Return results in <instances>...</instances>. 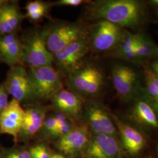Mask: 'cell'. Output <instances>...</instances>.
Returning a JSON list of instances; mask_svg holds the SVG:
<instances>
[{
	"label": "cell",
	"instance_id": "4316f807",
	"mask_svg": "<svg viewBox=\"0 0 158 158\" xmlns=\"http://www.w3.org/2000/svg\"><path fill=\"white\" fill-rule=\"evenodd\" d=\"M8 96L4 83L0 84V115L9 103Z\"/></svg>",
	"mask_w": 158,
	"mask_h": 158
},
{
	"label": "cell",
	"instance_id": "83f0119b",
	"mask_svg": "<svg viewBox=\"0 0 158 158\" xmlns=\"http://www.w3.org/2000/svg\"><path fill=\"white\" fill-rule=\"evenodd\" d=\"M87 2L83 0H59L53 3H51L52 6H77Z\"/></svg>",
	"mask_w": 158,
	"mask_h": 158
},
{
	"label": "cell",
	"instance_id": "8992f818",
	"mask_svg": "<svg viewBox=\"0 0 158 158\" xmlns=\"http://www.w3.org/2000/svg\"><path fill=\"white\" fill-rule=\"evenodd\" d=\"M4 85L8 94L21 104L33 105L38 101L35 95L28 71L23 65L11 68Z\"/></svg>",
	"mask_w": 158,
	"mask_h": 158
},
{
	"label": "cell",
	"instance_id": "e0dca14e",
	"mask_svg": "<svg viewBox=\"0 0 158 158\" xmlns=\"http://www.w3.org/2000/svg\"><path fill=\"white\" fill-rule=\"evenodd\" d=\"M112 119L121 135L123 145L131 154L139 152L144 147L145 140L141 133L134 128L125 124L115 115H112Z\"/></svg>",
	"mask_w": 158,
	"mask_h": 158
},
{
	"label": "cell",
	"instance_id": "f1b7e54d",
	"mask_svg": "<svg viewBox=\"0 0 158 158\" xmlns=\"http://www.w3.org/2000/svg\"><path fill=\"white\" fill-rule=\"evenodd\" d=\"M145 76H147L151 80L158 91V78L154 74L152 70L151 69H146L145 71Z\"/></svg>",
	"mask_w": 158,
	"mask_h": 158
},
{
	"label": "cell",
	"instance_id": "277c9868",
	"mask_svg": "<svg viewBox=\"0 0 158 158\" xmlns=\"http://www.w3.org/2000/svg\"><path fill=\"white\" fill-rule=\"evenodd\" d=\"M46 30V46L52 55L74 42L87 37L85 26L78 23H58Z\"/></svg>",
	"mask_w": 158,
	"mask_h": 158
},
{
	"label": "cell",
	"instance_id": "30bf717a",
	"mask_svg": "<svg viewBox=\"0 0 158 158\" xmlns=\"http://www.w3.org/2000/svg\"><path fill=\"white\" fill-rule=\"evenodd\" d=\"M86 124L92 134L117 135V130L111 115L102 106L97 103H90L85 108Z\"/></svg>",
	"mask_w": 158,
	"mask_h": 158
},
{
	"label": "cell",
	"instance_id": "603a6c76",
	"mask_svg": "<svg viewBox=\"0 0 158 158\" xmlns=\"http://www.w3.org/2000/svg\"><path fill=\"white\" fill-rule=\"evenodd\" d=\"M56 121V138L59 139L66 135L75 127L74 121L63 113L57 112L54 115Z\"/></svg>",
	"mask_w": 158,
	"mask_h": 158
},
{
	"label": "cell",
	"instance_id": "cb8c5ba5",
	"mask_svg": "<svg viewBox=\"0 0 158 158\" xmlns=\"http://www.w3.org/2000/svg\"><path fill=\"white\" fill-rule=\"evenodd\" d=\"M56 121L54 115L46 116L39 132L41 136L47 139H55Z\"/></svg>",
	"mask_w": 158,
	"mask_h": 158
},
{
	"label": "cell",
	"instance_id": "d6a6232c",
	"mask_svg": "<svg viewBox=\"0 0 158 158\" xmlns=\"http://www.w3.org/2000/svg\"><path fill=\"white\" fill-rule=\"evenodd\" d=\"M151 3L153 4H154V5L158 6V0H153V1H151Z\"/></svg>",
	"mask_w": 158,
	"mask_h": 158
},
{
	"label": "cell",
	"instance_id": "484cf974",
	"mask_svg": "<svg viewBox=\"0 0 158 158\" xmlns=\"http://www.w3.org/2000/svg\"><path fill=\"white\" fill-rule=\"evenodd\" d=\"M31 158H51L52 153L46 146L43 144L34 145L29 149Z\"/></svg>",
	"mask_w": 158,
	"mask_h": 158
},
{
	"label": "cell",
	"instance_id": "7402d4cb",
	"mask_svg": "<svg viewBox=\"0 0 158 158\" xmlns=\"http://www.w3.org/2000/svg\"><path fill=\"white\" fill-rule=\"evenodd\" d=\"M51 6H52L51 3L45 1H30L25 6L27 14L25 17L32 21H39L47 15Z\"/></svg>",
	"mask_w": 158,
	"mask_h": 158
},
{
	"label": "cell",
	"instance_id": "2e32d148",
	"mask_svg": "<svg viewBox=\"0 0 158 158\" xmlns=\"http://www.w3.org/2000/svg\"><path fill=\"white\" fill-rule=\"evenodd\" d=\"M112 80L118 95L123 98H127L131 97L135 91L137 75L128 66L116 64L112 70Z\"/></svg>",
	"mask_w": 158,
	"mask_h": 158
},
{
	"label": "cell",
	"instance_id": "5bb4252c",
	"mask_svg": "<svg viewBox=\"0 0 158 158\" xmlns=\"http://www.w3.org/2000/svg\"><path fill=\"white\" fill-rule=\"evenodd\" d=\"M25 110V117L18 142L29 141L39 132L47 116L49 107L35 104Z\"/></svg>",
	"mask_w": 158,
	"mask_h": 158
},
{
	"label": "cell",
	"instance_id": "d6986e66",
	"mask_svg": "<svg viewBox=\"0 0 158 158\" xmlns=\"http://www.w3.org/2000/svg\"><path fill=\"white\" fill-rule=\"evenodd\" d=\"M111 51L113 56L133 62L139 60L135 51L134 35L127 31H123L118 44Z\"/></svg>",
	"mask_w": 158,
	"mask_h": 158
},
{
	"label": "cell",
	"instance_id": "3957f363",
	"mask_svg": "<svg viewBox=\"0 0 158 158\" xmlns=\"http://www.w3.org/2000/svg\"><path fill=\"white\" fill-rule=\"evenodd\" d=\"M28 73L38 100H51L58 91L63 89L59 74L53 66L29 68Z\"/></svg>",
	"mask_w": 158,
	"mask_h": 158
},
{
	"label": "cell",
	"instance_id": "1f68e13d",
	"mask_svg": "<svg viewBox=\"0 0 158 158\" xmlns=\"http://www.w3.org/2000/svg\"><path fill=\"white\" fill-rule=\"evenodd\" d=\"M6 1H5V0H0V8H1L2 6H3L6 3Z\"/></svg>",
	"mask_w": 158,
	"mask_h": 158
},
{
	"label": "cell",
	"instance_id": "836d02e7",
	"mask_svg": "<svg viewBox=\"0 0 158 158\" xmlns=\"http://www.w3.org/2000/svg\"><path fill=\"white\" fill-rule=\"evenodd\" d=\"M157 53H158V47H157Z\"/></svg>",
	"mask_w": 158,
	"mask_h": 158
},
{
	"label": "cell",
	"instance_id": "9c48e42d",
	"mask_svg": "<svg viewBox=\"0 0 158 158\" xmlns=\"http://www.w3.org/2000/svg\"><path fill=\"white\" fill-rule=\"evenodd\" d=\"M86 158H121V151L116 136L92 134L83 151Z\"/></svg>",
	"mask_w": 158,
	"mask_h": 158
},
{
	"label": "cell",
	"instance_id": "8fae6325",
	"mask_svg": "<svg viewBox=\"0 0 158 158\" xmlns=\"http://www.w3.org/2000/svg\"><path fill=\"white\" fill-rule=\"evenodd\" d=\"M89 128L86 124L76 125L66 135L58 139L57 147L63 155L74 156L83 153L91 138Z\"/></svg>",
	"mask_w": 158,
	"mask_h": 158
},
{
	"label": "cell",
	"instance_id": "6da1fadb",
	"mask_svg": "<svg viewBox=\"0 0 158 158\" xmlns=\"http://www.w3.org/2000/svg\"><path fill=\"white\" fill-rule=\"evenodd\" d=\"M91 19L104 20L120 27L134 28L142 22L144 11L139 1L135 0H100L88 6Z\"/></svg>",
	"mask_w": 158,
	"mask_h": 158
},
{
	"label": "cell",
	"instance_id": "5b68a950",
	"mask_svg": "<svg viewBox=\"0 0 158 158\" xmlns=\"http://www.w3.org/2000/svg\"><path fill=\"white\" fill-rule=\"evenodd\" d=\"M68 76L67 83L70 90L82 97L96 96L104 83L102 72L91 65L81 66Z\"/></svg>",
	"mask_w": 158,
	"mask_h": 158
},
{
	"label": "cell",
	"instance_id": "ba28073f",
	"mask_svg": "<svg viewBox=\"0 0 158 158\" xmlns=\"http://www.w3.org/2000/svg\"><path fill=\"white\" fill-rule=\"evenodd\" d=\"M98 21L91 30L90 45L97 52L111 51L118 44L123 31L113 23Z\"/></svg>",
	"mask_w": 158,
	"mask_h": 158
},
{
	"label": "cell",
	"instance_id": "ffe728a7",
	"mask_svg": "<svg viewBox=\"0 0 158 158\" xmlns=\"http://www.w3.org/2000/svg\"><path fill=\"white\" fill-rule=\"evenodd\" d=\"M133 115L140 123L158 128V119L156 115L151 106L147 102L139 100L136 102L133 109Z\"/></svg>",
	"mask_w": 158,
	"mask_h": 158
},
{
	"label": "cell",
	"instance_id": "4fadbf2b",
	"mask_svg": "<svg viewBox=\"0 0 158 158\" xmlns=\"http://www.w3.org/2000/svg\"><path fill=\"white\" fill-rule=\"evenodd\" d=\"M51 100L57 112L64 114L74 121L81 117L83 113V97L77 93L63 88Z\"/></svg>",
	"mask_w": 158,
	"mask_h": 158
},
{
	"label": "cell",
	"instance_id": "4dcf8cb0",
	"mask_svg": "<svg viewBox=\"0 0 158 158\" xmlns=\"http://www.w3.org/2000/svg\"><path fill=\"white\" fill-rule=\"evenodd\" d=\"M51 158H67L63 154L61 153H53Z\"/></svg>",
	"mask_w": 158,
	"mask_h": 158
},
{
	"label": "cell",
	"instance_id": "d4e9b609",
	"mask_svg": "<svg viewBox=\"0 0 158 158\" xmlns=\"http://www.w3.org/2000/svg\"><path fill=\"white\" fill-rule=\"evenodd\" d=\"M0 158H31L29 149L25 147L0 149Z\"/></svg>",
	"mask_w": 158,
	"mask_h": 158
},
{
	"label": "cell",
	"instance_id": "7a4b0ae2",
	"mask_svg": "<svg viewBox=\"0 0 158 158\" xmlns=\"http://www.w3.org/2000/svg\"><path fill=\"white\" fill-rule=\"evenodd\" d=\"M47 30L34 31L23 39V64L29 68L53 66V56L46 46Z\"/></svg>",
	"mask_w": 158,
	"mask_h": 158
},
{
	"label": "cell",
	"instance_id": "e575fe53",
	"mask_svg": "<svg viewBox=\"0 0 158 158\" xmlns=\"http://www.w3.org/2000/svg\"></svg>",
	"mask_w": 158,
	"mask_h": 158
},
{
	"label": "cell",
	"instance_id": "52a82bcc",
	"mask_svg": "<svg viewBox=\"0 0 158 158\" xmlns=\"http://www.w3.org/2000/svg\"><path fill=\"white\" fill-rule=\"evenodd\" d=\"M90 42L87 37L78 40L53 54V63L62 73L69 75L81 66L88 53Z\"/></svg>",
	"mask_w": 158,
	"mask_h": 158
},
{
	"label": "cell",
	"instance_id": "f546056e",
	"mask_svg": "<svg viewBox=\"0 0 158 158\" xmlns=\"http://www.w3.org/2000/svg\"><path fill=\"white\" fill-rule=\"evenodd\" d=\"M151 70L158 78V60L153 62L152 64V69Z\"/></svg>",
	"mask_w": 158,
	"mask_h": 158
},
{
	"label": "cell",
	"instance_id": "7c38bea8",
	"mask_svg": "<svg viewBox=\"0 0 158 158\" xmlns=\"http://www.w3.org/2000/svg\"><path fill=\"white\" fill-rule=\"evenodd\" d=\"M25 114L21 104L12 98L0 115V134L12 136L15 142H18Z\"/></svg>",
	"mask_w": 158,
	"mask_h": 158
},
{
	"label": "cell",
	"instance_id": "44dd1931",
	"mask_svg": "<svg viewBox=\"0 0 158 158\" xmlns=\"http://www.w3.org/2000/svg\"><path fill=\"white\" fill-rule=\"evenodd\" d=\"M135 51L138 59H147L155 56L157 53V48L143 34L134 35Z\"/></svg>",
	"mask_w": 158,
	"mask_h": 158
},
{
	"label": "cell",
	"instance_id": "ac0fdd59",
	"mask_svg": "<svg viewBox=\"0 0 158 158\" xmlns=\"http://www.w3.org/2000/svg\"><path fill=\"white\" fill-rule=\"evenodd\" d=\"M23 18L17 2L6 1L0 8V36L15 33Z\"/></svg>",
	"mask_w": 158,
	"mask_h": 158
},
{
	"label": "cell",
	"instance_id": "9a60e30c",
	"mask_svg": "<svg viewBox=\"0 0 158 158\" xmlns=\"http://www.w3.org/2000/svg\"><path fill=\"white\" fill-rule=\"evenodd\" d=\"M23 42L17 34L0 36V62L12 68L23 65Z\"/></svg>",
	"mask_w": 158,
	"mask_h": 158
}]
</instances>
